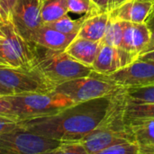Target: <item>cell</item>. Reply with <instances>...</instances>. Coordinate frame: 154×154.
Returning a JSON list of instances; mask_svg holds the SVG:
<instances>
[{"label": "cell", "instance_id": "32", "mask_svg": "<svg viewBox=\"0 0 154 154\" xmlns=\"http://www.w3.org/2000/svg\"><path fill=\"white\" fill-rule=\"evenodd\" d=\"M138 59L139 60H142L152 61V62H154V51H149V52H145V53H143V54L139 55Z\"/></svg>", "mask_w": 154, "mask_h": 154}, {"label": "cell", "instance_id": "2", "mask_svg": "<svg viewBox=\"0 0 154 154\" xmlns=\"http://www.w3.org/2000/svg\"><path fill=\"white\" fill-rule=\"evenodd\" d=\"M126 101L124 88H120L110 96L106 113L99 125L80 140L88 154L97 153L116 143L134 142L132 131L125 121Z\"/></svg>", "mask_w": 154, "mask_h": 154}, {"label": "cell", "instance_id": "7", "mask_svg": "<svg viewBox=\"0 0 154 154\" xmlns=\"http://www.w3.org/2000/svg\"><path fill=\"white\" fill-rule=\"evenodd\" d=\"M60 142L22 127L0 133V154H37L58 147Z\"/></svg>", "mask_w": 154, "mask_h": 154}, {"label": "cell", "instance_id": "27", "mask_svg": "<svg viewBox=\"0 0 154 154\" xmlns=\"http://www.w3.org/2000/svg\"><path fill=\"white\" fill-rule=\"evenodd\" d=\"M17 0H0V16L11 19L13 8Z\"/></svg>", "mask_w": 154, "mask_h": 154}, {"label": "cell", "instance_id": "19", "mask_svg": "<svg viewBox=\"0 0 154 154\" xmlns=\"http://www.w3.org/2000/svg\"><path fill=\"white\" fill-rule=\"evenodd\" d=\"M66 0H41V16L42 24L55 21L68 14Z\"/></svg>", "mask_w": 154, "mask_h": 154}, {"label": "cell", "instance_id": "35", "mask_svg": "<svg viewBox=\"0 0 154 154\" xmlns=\"http://www.w3.org/2000/svg\"><path fill=\"white\" fill-rule=\"evenodd\" d=\"M143 1H148V2H152V3H154V0H143Z\"/></svg>", "mask_w": 154, "mask_h": 154}, {"label": "cell", "instance_id": "24", "mask_svg": "<svg viewBox=\"0 0 154 154\" xmlns=\"http://www.w3.org/2000/svg\"><path fill=\"white\" fill-rule=\"evenodd\" d=\"M95 154H141L134 142H126L108 146Z\"/></svg>", "mask_w": 154, "mask_h": 154}, {"label": "cell", "instance_id": "22", "mask_svg": "<svg viewBox=\"0 0 154 154\" xmlns=\"http://www.w3.org/2000/svg\"><path fill=\"white\" fill-rule=\"evenodd\" d=\"M125 90L128 102L134 104H154V85L143 88H125Z\"/></svg>", "mask_w": 154, "mask_h": 154}, {"label": "cell", "instance_id": "26", "mask_svg": "<svg viewBox=\"0 0 154 154\" xmlns=\"http://www.w3.org/2000/svg\"><path fill=\"white\" fill-rule=\"evenodd\" d=\"M125 1V0H92L94 5L101 13H110Z\"/></svg>", "mask_w": 154, "mask_h": 154}, {"label": "cell", "instance_id": "34", "mask_svg": "<svg viewBox=\"0 0 154 154\" xmlns=\"http://www.w3.org/2000/svg\"><path fill=\"white\" fill-rule=\"evenodd\" d=\"M56 148L52 149V150H49V151H46V152H40V153L37 154H57L56 153Z\"/></svg>", "mask_w": 154, "mask_h": 154}, {"label": "cell", "instance_id": "28", "mask_svg": "<svg viewBox=\"0 0 154 154\" xmlns=\"http://www.w3.org/2000/svg\"><path fill=\"white\" fill-rule=\"evenodd\" d=\"M19 122L15 119L0 116V133L10 131L19 127Z\"/></svg>", "mask_w": 154, "mask_h": 154}, {"label": "cell", "instance_id": "13", "mask_svg": "<svg viewBox=\"0 0 154 154\" xmlns=\"http://www.w3.org/2000/svg\"><path fill=\"white\" fill-rule=\"evenodd\" d=\"M77 34H66L42 24L32 36L31 43L52 51H65Z\"/></svg>", "mask_w": 154, "mask_h": 154}, {"label": "cell", "instance_id": "15", "mask_svg": "<svg viewBox=\"0 0 154 154\" xmlns=\"http://www.w3.org/2000/svg\"><path fill=\"white\" fill-rule=\"evenodd\" d=\"M83 17V23L77 36L92 42H101L109 20V13H90L84 14Z\"/></svg>", "mask_w": 154, "mask_h": 154}, {"label": "cell", "instance_id": "12", "mask_svg": "<svg viewBox=\"0 0 154 154\" xmlns=\"http://www.w3.org/2000/svg\"><path fill=\"white\" fill-rule=\"evenodd\" d=\"M150 37L151 31L145 23H136L125 22L120 48L139 57L147 46Z\"/></svg>", "mask_w": 154, "mask_h": 154}, {"label": "cell", "instance_id": "9", "mask_svg": "<svg viewBox=\"0 0 154 154\" xmlns=\"http://www.w3.org/2000/svg\"><path fill=\"white\" fill-rule=\"evenodd\" d=\"M120 88H143L154 85V62L135 60L110 75H105Z\"/></svg>", "mask_w": 154, "mask_h": 154}, {"label": "cell", "instance_id": "33", "mask_svg": "<svg viewBox=\"0 0 154 154\" xmlns=\"http://www.w3.org/2000/svg\"><path fill=\"white\" fill-rule=\"evenodd\" d=\"M11 95H14V94L9 88H7L6 87H5L4 85L0 83V96L6 97V96H11Z\"/></svg>", "mask_w": 154, "mask_h": 154}, {"label": "cell", "instance_id": "21", "mask_svg": "<svg viewBox=\"0 0 154 154\" xmlns=\"http://www.w3.org/2000/svg\"><path fill=\"white\" fill-rule=\"evenodd\" d=\"M83 19H84L83 15L80 18L74 20V19L70 18L69 16V14H65L55 21L44 23V25H46L51 29H54L58 32H60L62 33L78 34V32L81 27V24L83 23Z\"/></svg>", "mask_w": 154, "mask_h": 154}, {"label": "cell", "instance_id": "23", "mask_svg": "<svg viewBox=\"0 0 154 154\" xmlns=\"http://www.w3.org/2000/svg\"><path fill=\"white\" fill-rule=\"evenodd\" d=\"M68 12L76 14H86L99 12L92 0H66Z\"/></svg>", "mask_w": 154, "mask_h": 154}, {"label": "cell", "instance_id": "14", "mask_svg": "<svg viewBox=\"0 0 154 154\" xmlns=\"http://www.w3.org/2000/svg\"><path fill=\"white\" fill-rule=\"evenodd\" d=\"M153 3L143 0H125L122 5L109 13V15L115 19L143 23L148 16V14Z\"/></svg>", "mask_w": 154, "mask_h": 154}, {"label": "cell", "instance_id": "10", "mask_svg": "<svg viewBox=\"0 0 154 154\" xmlns=\"http://www.w3.org/2000/svg\"><path fill=\"white\" fill-rule=\"evenodd\" d=\"M11 20L18 32L28 42L42 25L41 0H17L11 14Z\"/></svg>", "mask_w": 154, "mask_h": 154}, {"label": "cell", "instance_id": "3", "mask_svg": "<svg viewBox=\"0 0 154 154\" xmlns=\"http://www.w3.org/2000/svg\"><path fill=\"white\" fill-rule=\"evenodd\" d=\"M36 46V45H35ZM32 68L36 69L52 87L89 76L93 69L69 56L64 51H52L36 46Z\"/></svg>", "mask_w": 154, "mask_h": 154}, {"label": "cell", "instance_id": "30", "mask_svg": "<svg viewBox=\"0 0 154 154\" xmlns=\"http://www.w3.org/2000/svg\"><path fill=\"white\" fill-rule=\"evenodd\" d=\"M145 24L147 25L148 29L152 32L154 31V3L148 14V16L145 20Z\"/></svg>", "mask_w": 154, "mask_h": 154}, {"label": "cell", "instance_id": "16", "mask_svg": "<svg viewBox=\"0 0 154 154\" xmlns=\"http://www.w3.org/2000/svg\"><path fill=\"white\" fill-rule=\"evenodd\" d=\"M100 42H92L76 36L65 49V52L75 60L92 68L100 47Z\"/></svg>", "mask_w": 154, "mask_h": 154}, {"label": "cell", "instance_id": "6", "mask_svg": "<svg viewBox=\"0 0 154 154\" xmlns=\"http://www.w3.org/2000/svg\"><path fill=\"white\" fill-rule=\"evenodd\" d=\"M120 88L106 76L93 71L89 76L75 79L57 86L53 91L79 104L113 95Z\"/></svg>", "mask_w": 154, "mask_h": 154}, {"label": "cell", "instance_id": "17", "mask_svg": "<svg viewBox=\"0 0 154 154\" xmlns=\"http://www.w3.org/2000/svg\"><path fill=\"white\" fill-rule=\"evenodd\" d=\"M129 127L141 154H154V121Z\"/></svg>", "mask_w": 154, "mask_h": 154}, {"label": "cell", "instance_id": "20", "mask_svg": "<svg viewBox=\"0 0 154 154\" xmlns=\"http://www.w3.org/2000/svg\"><path fill=\"white\" fill-rule=\"evenodd\" d=\"M125 22L115 19L109 15V20L106 25L105 35L101 41L102 43L112 47H120Z\"/></svg>", "mask_w": 154, "mask_h": 154}, {"label": "cell", "instance_id": "8", "mask_svg": "<svg viewBox=\"0 0 154 154\" xmlns=\"http://www.w3.org/2000/svg\"><path fill=\"white\" fill-rule=\"evenodd\" d=\"M0 83L14 95L24 93H48L53 87L33 68L21 69L0 66Z\"/></svg>", "mask_w": 154, "mask_h": 154}, {"label": "cell", "instance_id": "31", "mask_svg": "<svg viewBox=\"0 0 154 154\" xmlns=\"http://www.w3.org/2000/svg\"><path fill=\"white\" fill-rule=\"evenodd\" d=\"M154 51V31L151 32V37H150V41L147 44V46L145 47V49L143 50V51L141 53H145V52H149V51ZM140 54V55H141Z\"/></svg>", "mask_w": 154, "mask_h": 154}, {"label": "cell", "instance_id": "11", "mask_svg": "<svg viewBox=\"0 0 154 154\" xmlns=\"http://www.w3.org/2000/svg\"><path fill=\"white\" fill-rule=\"evenodd\" d=\"M137 58L134 54L120 47H112L101 42L92 64V69L101 75H110L131 64Z\"/></svg>", "mask_w": 154, "mask_h": 154}, {"label": "cell", "instance_id": "1", "mask_svg": "<svg viewBox=\"0 0 154 154\" xmlns=\"http://www.w3.org/2000/svg\"><path fill=\"white\" fill-rule=\"evenodd\" d=\"M109 101L110 96L76 104L57 114L18 124L25 131L60 143L80 141L99 125Z\"/></svg>", "mask_w": 154, "mask_h": 154}, {"label": "cell", "instance_id": "25", "mask_svg": "<svg viewBox=\"0 0 154 154\" xmlns=\"http://www.w3.org/2000/svg\"><path fill=\"white\" fill-rule=\"evenodd\" d=\"M55 150L57 154H88L80 141L60 142Z\"/></svg>", "mask_w": 154, "mask_h": 154}, {"label": "cell", "instance_id": "18", "mask_svg": "<svg viewBox=\"0 0 154 154\" xmlns=\"http://www.w3.org/2000/svg\"><path fill=\"white\" fill-rule=\"evenodd\" d=\"M125 116L128 126L152 122L154 121V104H134L127 100Z\"/></svg>", "mask_w": 154, "mask_h": 154}, {"label": "cell", "instance_id": "29", "mask_svg": "<svg viewBox=\"0 0 154 154\" xmlns=\"http://www.w3.org/2000/svg\"><path fill=\"white\" fill-rule=\"evenodd\" d=\"M0 116L10 117L18 121L12 112V106L10 102L6 99L5 97H2V96H0Z\"/></svg>", "mask_w": 154, "mask_h": 154}, {"label": "cell", "instance_id": "4", "mask_svg": "<svg viewBox=\"0 0 154 154\" xmlns=\"http://www.w3.org/2000/svg\"><path fill=\"white\" fill-rule=\"evenodd\" d=\"M5 97L18 122L51 116L76 105L68 97L55 91L15 94Z\"/></svg>", "mask_w": 154, "mask_h": 154}, {"label": "cell", "instance_id": "5", "mask_svg": "<svg viewBox=\"0 0 154 154\" xmlns=\"http://www.w3.org/2000/svg\"><path fill=\"white\" fill-rule=\"evenodd\" d=\"M36 46L25 40L11 19L0 16V66L32 69Z\"/></svg>", "mask_w": 154, "mask_h": 154}]
</instances>
